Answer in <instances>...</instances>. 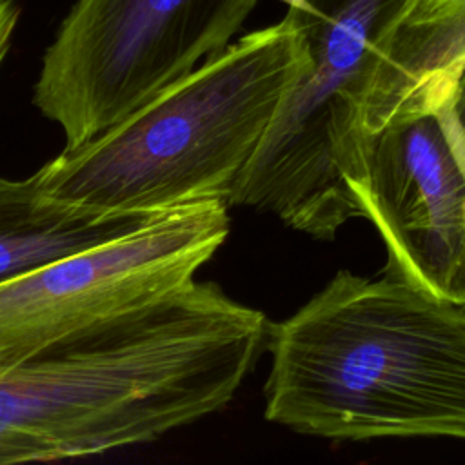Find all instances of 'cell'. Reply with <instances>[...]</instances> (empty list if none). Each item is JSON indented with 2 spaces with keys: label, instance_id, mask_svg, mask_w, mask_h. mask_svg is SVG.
<instances>
[{
  "label": "cell",
  "instance_id": "1",
  "mask_svg": "<svg viewBox=\"0 0 465 465\" xmlns=\"http://www.w3.org/2000/svg\"><path fill=\"white\" fill-rule=\"evenodd\" d=\"M269 325L216 283L193 280L47 345L0 374V465L145 443L220 411Z\"/></svg>",
  "mask_w": 465,
  "mask_h": 465
},
{
  "label": "cell",
  "instance_id": "5",
  "mask_svg": "<svg viewBox=\"0 0 465 465\" xmlns=\"http://www.w3.org/2000/svg\"><path fill=\"white\" fill-rule=\"evenodd\" d=\"M229 205L203 202L0 283V374L94 323L193 280L229 234Z\"/></svg>",
  "mask_w": 465,
  "mask_h": 465
},
{
  "label": "cell",
  "instance_id": "3",
  "mask_svg": "<svg viewBox=\"0 0 465 465\" xmlns=\"http://www.w3.org/2000/svg\"><path fill=\"white\" fill-rule=\"evenodd\" d=\"M307 67L285 15L251 31L127 118L65 147L35 174L58 202L111 213H167L229 200L285 94Z\"/></svg>",
  "mask_w": 465,
  "mask_h": 465
},
{
  "label": "cell",
  "instance_id": "10",
  "mask_svg": "<svg viewBox=\"0 0 465 465\" xmlns=\"http://www.w3.org/2000/svg\"><path fill=\"white\" fill-rule=\"evenodd\" d=\"M18 15L20 11L13 0H0V64L7 54Z\"/></svg>",
  "mask_w": 465,
  "mask_h": 465
},
{
  "label": "cell",
  "instance_id": "9",
  "mask_svg": "<svg viewBox=\"0 0 465 465\" xmlns=\"http://www.w3.org/2000/svg\"><path fill=\"white\" fill-rule=\"evenodd\" d=\"M169 213V211H167ZM163 213H111L49 198L36 174L0 178V283L145 227Z\"/></svg>",
  "mask_w": 465,
  "mask_h": 465
},
{
  "label": "cell",
  "instance_id": "2",
  "mask_svg": "<svg viewBox=\"0 0 465 465\" xmlns=\"http://www.w3.org/2000/svg\"><path fill=\"white\" fill-rule=\"evenodd\" d=\"M265 418L331 440H465V307L340 271L267 334Z\"/></svg>",
  "mask_w": 465,
  "mask_h": 465
},
{
  "label": "cell",
  "instance_id": "7",
  "mask_svg": "<svg viewBox=\"0 0 465 465\" xmlns=\"http://www.w3.org/2000/svg\"><path fill=\"white\" fill-rule=\"evenodd\" d=\"M307 67L285 94L276 131L298 151L334 158L365 136V107L381 49L414 0H283Z\"/></svg>",
  "mask_w": 465,
  "mask_h": 465
},
{
  "label": "cell",
  "instance_id": "8",
  "mask_svg": "<svg viewBox=\"0 0 465 465\" xmlns=\"http://www.w3.org/2000/svg\"><path fill=\"white\" fill-rule=\"evenodd\" d=\"M465 67V0H414L387 36L365 107L376 133L450 85Z\"/></svg>",
  "mask_w": 465,
  "mask_h": 465
},
{
  "label": "cell",
  "instance_id": "6",
  "mask_svg": "<svg viewBox=\"0 0 465 465\" xmlns=\"http://www.w3.org/2000/svg\"><path fill=\"white\" fill-rule=\"evenodd\" d=\"M356 198L389 274L465 307V133L443 93L369 136Z\"/></svg>",
  "mask_w": 465,
  "mask_h": 465
},
{
  "label": "cell",
  "instance_id": "4",
  "mask_svg": "<svg viewBox=\"0 0 465 465\" xmlns=\"http://www.w3.org/2000/svg\"><path fill=\"white\" fill-rule=\"evenodd\" d=\"M258 0H74L33 102L76 147L225 49Z\"/></svg>",
  "mask_w": 465,
  "mask_h": 465
}]
</instances>
